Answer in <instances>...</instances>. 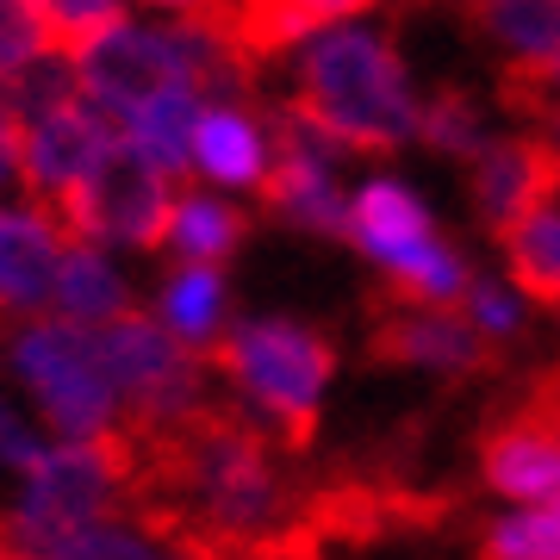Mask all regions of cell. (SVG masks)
Returning a JSON list of instances; mask_svg holds the SVG:
<instances>
[{
    "instance_id": "6da1fadb",
    "label": "cell",
    "mask_w": 560,
    "mask_h": 560,
    "mask_svg": "<svg viewBox=\"0 0 560 560\" xmlns=\"http://www.w3.org/2000/svg\"><path fill=\"white\" fill-rule=\"evenodd\" d=\"M293 106L342 150H399L418 138V94L405 81V62L361 25H330L305 38Z\"/></svg>"
},
{
    "instance_id": "7a4b0ae2",
    "label": "cell",
    "mask_w": 560,
    "mask_h": 560,
    "mask_svg": "<svg viewBox=\"0 0 560 560\" xmlns=\"http://www.w3.org/2000/svg\"><path fill=\"white\" fill-rule=\"evenodd\" d=\"M206 361L231 374L243 393V411L280 442V448H305L318 436L324 386L337 374V349L324 330L293 318H243L237 330H224Z\"/></svg>"
},
{
    "instance_id": "3957f363",
    "label": "cell",
    "mask_w": 560,
    "mask_h": 560,
    "mask_svg": "<svg viewBox=\"0 0 560 560\" xmlns=\"http://www.w3.org/2000/svg\"><path fill=\"white\" fill-rule=\"evenodd\" d=\"M125 504H131V460H125V442L106 430L94 442H62V448L38 455V467L25 474L20 511L0 529L25 560H38L94 523L125 517Z\"/></svg>"
},
{
    "instance_id": "277c9868",
    "label": "cell",
    "mask_w": 560,
    "mask_h": 560,
    "mask_svg": "<svg viewBox=\"0 0 560 560\" xmlns=\"http://www.w3.org/2000/svg\"><path fill=\"white\" fill-rule=\"evenodd\" d=\"M342 237L355 243L368 261H381L393 287H399V300H418L430 312L442 305H455L467 293V261L460 249L436 237V219H430V206L393 175H374L361 187L355 200H349V224H342Z\"/></svg>"
},
{
    "instance_id": "5b68a950",
    "label": "cell",
    "mask_w": 560,
    "mask_h": 560,
    "mask_svg": "<svg viewBox=\"0 0 560 560\" xmlns=\"http://www.w3.org/2000/svg\"><path fill=\"white\" fill-rule=\"evenodd\" d=\"M168 212H175V187H168V175H156L131 143L113 138L101 150V162H94V168H88L57 206H50V219L44 224H57L62 243H88V249H101V243L162 249V237H168Z\"/></svg>"
},
{
    "instance_id": "8992f818",
    "label": "cell",
    "mask_w": 560,
    "mask_h": 560,
    "mask_svg": "<svg viewBox=\"0 0 560 560\" xmlns=\"http://www.w3.org/2000/svg\"><path fill=\"white\" fill-rule=\"evenodd\" d=\"M13 368H20V381L32 386V399L44 405V418L57 423L69 442H94L113 430V381H106L101 368V349L94 337L69 318H38L25 324L20 342H13Z\"/></svg>"
},
{
    "instance_id": "52a82bcc",
    "label": "cell",
    "mask_w": 560,
    "mask_h": 560,
    "mask_svg": "<svg viewBox=\"0 0 560 560\" xmlns=\"http://www.w3.org/2000/svg\"><path fill=\"white\" fill-rule=\"evenodd\" d=\"M75 88L94 106H106L113 119H131V113H143L150 101L175 94L187 81H180V62L162 32H143V25L119 20L75 57Z\"/></svg>"
},
{
    "instance_id": "ba28073f",
    "label": "cell",
    "mask_w": 560,
    "mask_h": 560,
    "mask_svg": "<svg viewBox=\"0 0 560 560\" xmlns=\"http://www.w3.org/2000/svg\"><path fill=\"white\" fill-rule=\"evenodd\" d=\"M106 143H113V125H106L88 101H69V106H57L50 119L25 125L20 131V175H25L32 206H38V219H50V206L101 162Z\"/></svg>"
},
{
    "instance_id": "9c48e42d",
    "label": "cell",
    "mask_w": 560,
    "mask_h": 560,
    "mask_svg": "<svg viewBox=\"0 0 560 560\" xmlns=\"http://www.w3.org/2000/svg\"><path fill=\"white\" fill-rule=\"evenodd\" d=\"M560 194V150L536 138H499L474 156V206L492 231H517L529 212L555 206Z\"/></svg>"
},
{
    "instance_id": "30bf717a",
    "label": "cell",
    "mask_w": 560,
    "mask_h": 560,
    "mask_svg": "<svg viewBox=\"0 0 560 560\" xmlns=\"http://www.w3.org/2000/svg\"><path fill=\"white\" fill-rule=\"evenodd\" d=\"M368 7H381V0H231V50L256 69V62L318 38L324 25L355 20Z\"/></svg>"
},
{
    "instance_id": "8fae6325",
    "label": "cell",
    "mask_w": 560,
    "mask_h": 560,
    "mask_svg": "<svg viewBox=\"0 0 560 560\" xmlns=\"http://www.w3.org/2000/svg\"><path fill=\"white\" fill-rule=\"evenodd\" d=\"M374 355L399 361V368H423V374H474L486 361V342L474 337V324L455 312H386L374 330Z\"/></svg>"
},
{
    "instance_id": "7c38bea8",
    "label": "cell",
    "mask_w": 560,
    "mask_h": 560,
    "mask_svg": "<svg viewBox=\"0 0 560 560\" xmlns=\"http://www.w3.org/2000/svg\"><path fill=\"white\" fill-rule=\"evenodd\" d=\"M62 237L38 212H0V318L50 300Z\"/></svg>"
},
{
    "instance_id": "4fadbf2b",
    "label": "cell",
    "mask_w": 560,
    "mask_h": 560,
    "mask_svg": "<svg viewBox=\"0 0 560 560\" xmlns=\"http://www.w3.org/2000/svg\"><path fill=\"white\" fill-rule=\"evenodd\" d=\"M560 436L548 423H511L486 442V486L511 504H555Z\"/></svg>"
},
{
    "instance_id": "5bb4252c",
    "label": "cell",
    "mask_w": 560,
    "mask_h": 560,
    "mask_svg": "<svg viewBox=\"0 0 560 560\" xmlns=\"http://www.w3.org/2000/svg\"><path fill=\"white\" fill-rule=\"evenodd\" d=\"M194 168L224 187H261L268 175V131L237 106H200L194 119Z\"/></svg>"
},
{
    "instance_id": "9a60e30c",
    "label": "cell",
    "mask_w": 560,
    "mask_h": 560,
    "mask_svg": "<svg viewBox=\"0 0 560 560\" xmlns=\"http://www.w3.org/2000/svg\"><path fill=\"white\" fill-rule=\"evenodd\" d=\"M50 300L69 312V324H113V318L131 312V287L119 280V268H113L101 249H88V243H62Z\"/></svg>"
},
{
    "instance_id": "2e32d148",
    "label": "cell",
    "mask_w": 560,
    "mask_h": 560,
    "mask_svg": "<svg viewBox=\"0 0 560 560\" xmlns=\"http://www.w3.org/2000/svg\"><path fill=\"white\" fill-rule=\"evenodd\" d=\"M224 305H231V293H224L219 268H180V275L162 287V330H168L180 349L206 355V349L224 337Z\"/></svg>"
},
{
    "instance_id": "e0dca14e",
    "label": "cell",
    "mask_w": 560,
    "mask_h": 560,
    "mask_svg": "<svg viewBox=\"0 0 560 560\" xmlns=\"http://www.w3.org/2000/svg\"><path fill=\"white\" fill-rule=\"evenodd\" d=\"M194 119H200V101L187 88H175V94H162V101H150L143 113L125 119V143L156 175H187V162H194Z\"/></svg>"
},
{
    "instance_id": "ac0fdd59",
    "label": "cell",
    "mask_w": 560,
    "mask_h": 560,
    "mask_svg": "<svg viewBox=\"0 0 560 560\" xmlns=\"http://www.w3.org/2000/svg\"><path fill=\"white\" fill-rule=\"evenodd\" d=\"M38 560H206V555L143 517H113V523L81 529L75 541H62V548H50Z\"/></svg>"
},
{
    "instance_id": "d6986e66",
    "label": "cell",
    "mask_w": 560,
    "mask_h": 560,
    "mask_svg": "<svg viewBox=\"0 0 560 560\" xmlns=\"http://www.w3.org/2000/svg\"><path fill=\"white\" fill-rule=\"evenodd\" d=\"M243 212L237 206L212 200V194H187V200H175V212H168V237L180 256H187V268H219L224 256H237L243 243Z\"/></svg>"
},
{
    "instance_id": "ffe728a7",
    "label": "cell",
    "mask_w": 560,
    "mask_h": 560,
    "mask_svg": "<svg viewBox=\"0 0 560 560\" xmlns=\"http://www.w3.org/2000/svg\"><path fill=\"white\" fill-rule=\"evenodd\" d=\"M504 249H511V287L523 300L560 305V206H541L517 231H504Z\"/></svg>"
},
{
    "instance_id": "44dd1931",
    "label": "cell",
    "mask_w": 560,
    "mask_h": 560,
    "mask_svg": "<svg viewBox=\"0 0 560 560\" xmlns=\"http://www.w3.org/2000/svg\"><path fill=\"white\" fill-rule=\"evenodd\" d=\"M81 88H75V62L57 57V50H44V57H32L25 69H13V75L0 81V113H7V125L13 131H25V125L50 119L57 106H69Z\"/></svg>"
},
{
    "instance_id": "7402d4cb",
    "label": "cell",
    "mask_w": 560,
    "mask_h": 560,
    "mask_svg": "<svg viewBox=\"0 0 560 560\" xmlns=\"http://www.w3.org/2000/svg\"><path fill=\"white\" fill-rule=\"evenodd\" d=\"M480 20L523 69L560 50V0H480Z\"/></svg>"
},
{
    "instance_id": "603a6c76",
    "label": "cell",
    "mask_w": 560,
    "mask_h": 560,
    "mask_svg": "<svg viewBox=\"0 0 560 560\" xmlns=\"http://www.w3.org/2000/svg\"><path fill=\"white\" fill-rule=\"evenodd\" d=\"M480 560H560V504H511L486 529Z\"/></svg>"
},
{
    "instance_id": "cb8c5ba5",
    "label": "cell",
    "mask_w": 560,
    "mask_h": 560,
    "mask_svg": "<svg viewBox=\"0 0 560 560\" xmlns=\"http://www.w3.org/2000/svg\"><path fill=\"white\" fill-rule=\"evenodd\" d=\"M418 138L442 156H480L486 143V125H480V106L467 94H436L430 106H418Z\"/></svg>"
},
{
    "instance_id": "d4e9b609",
    "label": "cell",
    "mask_w": 560,
    "mask_h": 560,
    "mask_svg": "<svg viewBox=\"0 0 560 560\" xmlns=\"http://www.w3.org/2000/svg\"><path fill=\"white\" fill-rule=\"evenodd\" d=\"M32 7H38L57 57H81L101 32L119 25V0H32Z\"/></svg>"
},
{
    "instance_id": "484cf974",
    "label": "cell",
    "mask_w": 560,
    "mask_h": 560,
    "mask_svg": "<svg viewBox=\"0 0 560 560\" xmlns=\"http://www.w3.org/2000/svg\"><path fill=\"white\" fill-rule=\"evenodd\" d=\"M460 300H467V324L480 342H504L523 330V293L511 280H467Z\"/></svg>"
},
{
    "instance_id": "4316f807",
    "label": "cell",
    "mask_w": 560,
    "mask_h": 560,
    "mask_svg": "<svg viewBox=\"0 0 560 560\" xmlns=\"http://www.w3.org/2000/svg\"><path fill=\"white\" fill-rule=\"evenodd\" d=\"M44 50H50V32H44L38 7L32 0H0V81L25 69L32 57H44Z\"/></svg>"
},
{
    "instance_id": "83f0119b",
    "label": "cell",
    "mask_w": 560,
    "mask_h": 560,
    "mask_svg": "<svg viewBox=\"0 0 560 560\" xmlns=\"http://www.w3.org/2000/svg\"><path fill=\"white\" fill-rule=\"evenodd\" d=\"M38 455H44L38 430H32L13 405L0 399V467H25V474H32V467H38Z\"/></svg>"
},
{
    "instance_id": "f1b7e54d",
    "label": "cell",
    "mask_w": 560,
    "mask_h": 560,
    "mask_svg": "<svg viewBox=\"0 0 560 560\" xmlns=\"http://www.w3.org/2000/svg\"><path fill=\"white\" fill-rule=\"evenodd\" d=\"M517 94L523 101H541V94H560V50L536 69H517Z\"/></svg>"
},
{
    "instance_id": "f546056e",
    "label": "cell",
    "mask_w": 560,
    "mask_h": 560,
    "mask_svg": "<svg viewBox=\"0 0 560 560\" xmlns=\"http://www.w3.org/2000/svg\"><path fill=\"white\" fill-rule=\"evenodd\" d=\"M13 168H20V131L7 125V113H0V187L13 180Z\"/></svg>"
},
{
    "instance_id": "4dcf8cb0",
    "label": "cell",
    "mask_w": 560,
    "mask_h": 560,
    "mask_svg": "<svg viewBox=\"0 0 560 560\" xmlns=\"http://www.w3.org/2000/svg\"><path fill=\"white\" fill-rule=\"evenodd\" d=\"M555 150H560V119H555Z\"/></svg>"
},
{
    "instance_id": "1f68e13d",
    "label": "cell",
    "mask_w": 560,
    "mask_h": 560,
    "mask_svg": "<svg viewBox=\"0 0 560 560\" xmlns=\"http://www.w3.org/2000/svg\"><path fill=\"white\" fill-rule=\"evenodd\" d=\"M555 504H560V480H555Z\"/></svg>"
}]
</instances>
